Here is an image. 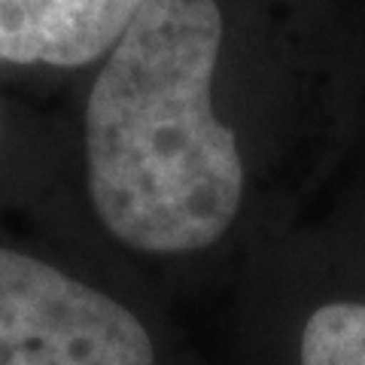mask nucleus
I'll return each mask as SVG.
<instances>
[{"label": "nucleus", "instance_id": "nucleus-1", "mask_svg": "<svg viewBox=\"0 0 365 365\" xmlns=\"http://www.w3.org/2000/svg\"><path fill=\"white\" fill-rule=\"evenodd\" d=\"M220 43L216 0H146L95 79L88 192L107 232L134 250H201L241 207L237 140L210 110Z\"/></svg>", "mask_w": 365, "mask_h": 365}, {"label": "nucleus", "instance_id": "nucleus-2", "mask_svg": "<svg viewBox=\"0 0 365 365\" xmlns=\"http://www.w3.org/2000/svg\"><path fill=\"white\" fill-rule=\"evenodd\" d=\"M0 365H155V356L128 307L0 250Z\"/></svg>", "mask_w": 365, "mask_h": 365}, {"label": "nucleus", "instance_id": "nucleus-3", "mask_svg": "<svg viewBox=\"0 0 365 365\" xmlns=\"http://www.w3.org/2000/svg\"><path fill=\"white\" fill-rule=\"evenodd\" d=\"M146 0H0V61L83 67L116 49Z\"/></svg>", "mask_w": 365, "mask_h": 365}, {"label": "nucleus", "instance_id": "nucleus-4", "mask_svg": "<svg viewBox=\"0 0 365 365\" xmlns=\"http://www.w3.org/2000/svg\"><path fill=\"white\" fill-rule=\"evenodd\" d=\"M302 365H365V304H323L302 335Z\"/></svg>", "mask_w": 365, "mask_h": 365}]
</instances>
